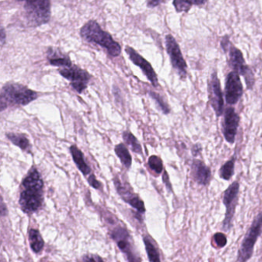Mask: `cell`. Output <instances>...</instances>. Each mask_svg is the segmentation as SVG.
Listing matches in <instances>:
<instances>
[{
  "instance_id": "1",
  "label": "cell",
  "mask_w": 262,
  "mask_h": 262,
  "mask_svg": "<svg viewBox=\"0 0 262 262\" xmlns=\"http://www.w3.org/2000/svg\"><path fill=\"white\" fill-rule=\"evenodd\" d=\"M80 35L87 42L105 49L111 57H117L121 54L122 47L119 42L114 40L110 33L102 30L96 21L90 20L85 24L80 30Z\"/></svg>"
},
{
  "instance_id": "2",
  "label": "cell",
  "mask_w": 262,
  "mask_h": 262,
  "mask_svg": "<svg viewBox=\"0 0 262 262\" xmlns=\"http://www.w3.org/2000/svg\"><path fill=\"white\" fill-rule=\"evenodd\" d=\"M38 93L22 84H6L1 91V111H4L10 105H27L36 100Z\"/></svg>"
},
{
  "instance_id": "3",
  "label": "cell",
  "mask_w": 262,
  "mask_h": 262,
  "mask_svg": "<svg viewBox=\"0 0 262 262\" xmlns=\"http://www.w3.org/2000/svg\"><path fill=\"white\" fill-rule=\"evenodd\" d=\"M24 10L27 22L31 27H39L50 20L51 3L50 1H26Z\"/></svg>"
},
{
  "instance_id": "4",
  "label": "cell",
  "mask_w": 262,
  "mask_h": 262,
  "mask_svg": "<svg viewBox=\"0 0 262 262\" xmlns=\"http://www.w3.org/2000/svg\"><path fill=\"white\" fill-rule=\"evenodd\" d=\"M262 229V211L253 221L248 232L245 234L237 254V261L247 262L252 255L254 245Z\"/></svg>"
},
{
  "instance_id": "5",
  "label": "cell",
  "mask_w": 262,
  "mask_h": 262,
  "mask_svg": "<svg viewBox=\"0 0 262 262\" xmlns=\"http://www.w3.org/2000/svg\"><path fill=\"white\" fill-rule=\"evenodd\" d=\"M229 51V64L234 72L245 78L248 89H252L254 84V76L251 69L245 63L242 51L230 44L227 52Z\"/></svg>"
},
{
  "instance_id": "6",
  "label": "cell",
  "mask_w": 262,
  "mask_h": 262,
  "mask_svg": "<svg viewBox=\"0 0 262 262\" xmlns=\"http://www.w3.org/2000/svg\"><path fill=\"white\" fill-rule=\"evenodd\" d=\"M43 202V188L24 187L19 198V205L24 212L31 214L41 208Z\"/></svg>"
},
{
  "instance_id": "7",
  "label": "cell",
  "mask_w": 262,
  "mask_h": 262,
  "mask_svg": "<svg viewBox=\"0 0 262 262\" xmlns=\"http://www.w3.org/2000/svg\"><path fill=\"white\" fill-rule=\"evenodd\" d=\"M239 188L240 185L238 182L235 181L224 192L223 203L226 208V213H225L222 228L226 231H229L232 226L233 217L235 212L237 198H238Z\"/></svg>"
},
{
  "instance_id": "8",
  "label": "cell",
  "mask_w": 262,
  "mask_h": 262,
  "mask_svg": "<svg viewBox=\"0 0 262 262\" xmlns=\"http://www.w3.org/2000/svg\"><path fill=\"white\" fill-rule=\"evenodd\" d=\"M59 72L62 77L70 81V85L79 94L87 88L92 77L86 70H82L76 65H73L69 68L62 69Z\"/></svg>"
},
{
  "instance_id": "9",
  "label": "cell",
  "mask_w": 262,
  "mask_h": 262,
  "mask_svg": "<svg viewBox=\"0 0 262 262\" xmlns=\"http://www.w3.org/2000/svg\"><path fill=\"white\" fill-rule=\"evenodd\" d=\"M165 47L173 68L179 73L182 79H185L187 76L188 66L184 59L177 41L171 35H167L165 37Z\"/></svg>"
},
{
  "instance_id": "10",
  "label": "cell",
  "mask_w": 262,
  "mask_h": 262,
  "mask_svg": "<svg viewBox=\"0 0 262 262\" xmlns=\"http://www.w3.org/2000/svg\"><path fill=\"white\" fill-rule=\"evenodd\" d=\"M225 101L229 105H234L243 95V86L240 76L235 72L228 73L225 81Z\"/></svg>"
},
{
  "instance_id": "11",
  "label": "cell",
  "mask_w": 262,
  "mask_h": 262,
  "mask_svg": "<svg viewBox=\"0 0 262 262\" xmlns=\"http://www.w3.org/2000/svg\"><path fill=\"white\" fill-rule=\"evenodd\" d=\"M208 96L211 106L215 112L216 116H222L224 111V99L221 89L220 81L217 78V73L214 72L211 74V79L208 82Z\"/></svg>"
},
{
  "instance_id": "12",
  "label": "cell",
  "mask_w": 262,
  "mask_h": 262,
  "mask_svg": "<svg viewBox=\"0 0 262 262\" xmlns=\"http://www.w3.org/2000/svg\"><path fill=\"white\" fill-rule=\"evenodd\" d=\"M125 52L128 54L130 60L135 65L140 67L141 70H142L147 79L152 84L153 86H159V84L157 75H156V72H155L154 69L152 68L151 64L146 59H144L140 54H139L134 49L128 47V46L125 47Z\"/></svg>"
},
{
  "instance_id": "13",
  "label": "cell",
  "mask_w": 262,
  "mask_h": 262,
  "mask_svg": "<svg viewBox=\"0 0 262 262\" xmlns=\"http://www.w3.org/2000/svg\"><path fill=\"white\" fill-rule=\"evenodd\" d=\"M239 122L240 117L234 111V108L232 107L227 108L224 119L223 133L224 137L228 143H234Z\"/></svg>"
},
{
  "instance_id": "14",
  "label": "cell",
  "mask_w": 262,
  "mask_h": 262,
  "mask_svg": "<svg viewBox=\"0 0 262 262\" xmlns=\"http://www.w3.org/2000/svg\"><path fill=\"white\" fill-rule=\"evenodd\" d=\"M112 237L117 242L118 246L120 248L121 251L126 254L129 262H140V259L135 255L133 247L129 242V234L125 228L118 227L112 233Z\"/></svg>"
},
{
  "instance_id": "15",
  "label": "cell",
  "mask_w": 262,
  "mask_h": 262,
  "mask_svg": "<svg viewBox=\"0 0 262 262\" xmlns=\"http://www.w3.org/2000/svg\"><path fill=\"white\" fill-rule=\"evenodd\" d=\"M47 57L49 63L53 67L69 68L73 66L69 55L66 54L59 49L50 47L47 50Z\"/></svg>"
},
{
  "instance_id": "16",
  "label": "cell",
  "mask_w": 262,
  "mask_h": 262,
  "mask_svg": "<svg viewBox=\"0 0 262 262\" xmlns=\"http://www.w3.org/2000/svg\"><path fill=\"white\" fill-rule=\"evenodd\" d=\"M191 171L194 181L200 185H206L211 180V170L202 161L194 160L191 165Z\"/></svg>"
},
{
  "instance_id": "17",
  "label": "cell",
  "mask_w": 262,
  "mask_h": 262,
  "mask_svg": "<svg viewBox=\"0 0 262 262\" xmlns=\"http://www.w3.org/2000/svg\"><path fill=\"white\" fill-rule=\"evenodd\" d=\"M70 150L73 161H74L79 171L85 176L90 174V173L91 172V168H90V166H89L86 162H85L82 151H81L76 145H72V146L70 147Z\"/></svg>"
},
{
  "instance_id": "18",
  "label": "cell",
  "mask_w": 262,
  "mask_h": 262,
  "mask_svg": "<svg viewBox=\"0 0 262 262\" xmlns=\"http://www.w3.org/2000/svg\"><path fill=\"white\" fill-rule=\"evenodd\" d=\"M7 139L16 146L20 148L23 151H27V150L30 148V140L27 136L24 134H20V133H7Z\"/></svg>"
},
{
  "instance_id": "19",
  "label": "cell",
  "mask_w": 262,
  "mask_h": 262,
  "mask_svg": "<svg viewBox=\"0 0 262 262\" xmlns=\"http://www.w3.org/2000/svg\"><path fill=\"white\" fill-rule=\"evenodd\" d=\"M115 151H116V156L119 158L122 165L127 168L129 169L132 165V159L131 155L128 151V148L125 146V144L120 143L119 145H116L115 147Z\"/></svg>"
},
{
  "instance_id": "20",
  "label": "cell",
  "mask_w": 262,
  "mask_h": 262,
  "mask_svg": "<svg viewBox=\"0 0 262 262\" xmlns=\"http://www.w3.org/2000/svg\"><path fill=\"white\" fill-rule=\"evenodd\" d=\"M30 247L35 253H39L44 247V241L38 230L31 229L29 234Z\"/></svg>"
},
{
  "instance_id": "21",
  "label": "cell",
  "mask_w": 262,
  "mask_h": 262,
  "mask_svg": "<svg viewBox=\"0 0 262 262\" xmlns=\"http://www.w3.org/2000/svg\"><path fill=\"white\" fill-rule=\"evenodd\" d=\"M122 138H123L125 143L130 147L134 152L139 155H142V145L139 143L136 136L129 131H125L122 133Z\"/></svg>"
},
{
  "instance_id": "22",
  "label": "cell",
  "mask_w": 262,
  "mask_h": 262,
  "mask_svg": "<svg viewBox=\"0 0 262 262\" xmlns=\"http://www.w3.org/2000/svg\"><path fill=\"white\" fill-rule=\"evenodd\" d=\"M234 162L235 159L233 157L222 165L219 171V176L222 179L228 181L232 177L234 172Z\"/></svg>"
},
{
  "instance_id": "23",
  "label": "cell",
  "mask_w": 262,
  "mask_h": 262,
  "mask_svg": "<svg viewBox=\"0 0 262 262\" xmlns=\"http://www.w3.org/2000/svg\"><path fill=\"white\" fill-rule=\"evenodd\" d=\"M145 242V249H146L147 254H148V259L150 262H161L160 257H159V252L156 247L154 246L151 241L148 237L144 238Z\"/></svg>"
},
{
  "instance_id": "24",
  "label": "cell",
  "mask_w": 262,
  "mask_h": 262,
  "mask_svg": "<svg viewBox=\"0 0 262 262\" xmlns=\"http://www.w3.org/2000/svg\"><path fill=\"white\" fill-rule=\"evenodd\" d=\"M148 165L150 168L156 174H161L163 171V162L161 158L157 156H151L148 159Z\"/></svg>"
},
{
  "instance_id": "25",
  "label": "cell",
  "mask_w": 262,
  "mask_h": 262,
  "mask_svg": "<svg viewBox=\"0 0 262 262\" xmlns=\"http://www.w3.org/2000/svg\"><path fill=\"white\" fill-rule=\"evenodd\" d=\"M174 8L178 13L182 12H188L191 8L192 5H194V1H179L176 0L173 2Z\"/></svg>"
},
{
  "instance_id": "26",
  "label": "cell",
  "mask_w": 262,
  "mask_h": 262,
  "mask_svg": "<svg viewBox=\"0 0 262 262\" xmlns=\"http://www.w3.org/2000/svg\"><path fill=\"white\" fill-rule=\"evenodd\" d=\"M150 96L153 98V99L156 100V102H157L158 105L160 107L162 111L165 114H168L170 113V108L168 107V105L164 102L163 99L161 97L160 95L157 94V93H153V92H150L149 93Z\"/></svg>"
},
{
  "instance_id": "27",
  "label": "cell",
  "mask_w": 262,
  "mask_h": 262,
  "mask_svg": "<svg viewBox=\"0 0 262 262\" xmlns=\"http://www.w3.org/2000/svg\"><path fill=\"white\" fill-rule=\"evenodd\" d=\"M131 206H133V208H136L137 211H139V212L144 213L145 211V205H144V202L139 199L138 196H135L133 199H132L129 202H128Z\"/></svg>"
},
{
  "instance_id": "28",
  "label": "cell",
  "mask_w": 262,
  "mask_h": 262,
  "mask_svg": "<svg viewBox=\"0 0 262 262\" xmlns=\"http://www.w3.org/2000/svg\"><path fill=\"white\" fill-rule=\"evenodd\" d=\"M214 240L219 248H223V247H225V245H226L227 237L223 233H216L214 235Z\"/></svg>"
},
{
  "instance_id": "29",
  "label": "cell",
  "mask_w": 262,
  "mask_h": 262,
  "mask_svg": "<svg viewBox=\"0 0 262 262\" xmlns=\"http://www.w3.org/2000/svg\"><path fill=\"white\" fill-rule=\"evenodd\" d=\"M83 262H104L102 257L96 254H88L83 257Z\"/></svg>"
},
{
  "instance_id": "30",
  "label": "cell",
  "mask_w": 262,
  "mask_h": 262,
  "mask_svg": "<svg viewBox=\"0 0 262 262\" xmlns=\"http://www.w3.org/2000/svg\"><path fill=\"white\" fill-rule=\"evenodd\" d=\"M88 182L91 186H93V188H96V189L101 188V186H102L100 182H99V181L96 179V177H95L94 174H92V176H90V178L88 179Z\"/></svg>"
},
{
  "instance_id": "31",
  "label": "cell",
  "mask_w": 262,
  "mask_h": 262,
  "mask_svg": "<svg viewBox=\"0 0 262 262\" xmlns=\"http://www.w3.org/2000/svg\"><path fill=\"white\" fill-rule=\"evenodd\" d=\"M201 150H202V148H201V145L197 144V145H194L193 146L192 150V155L193 156H196L200 153Z\"/></svg>"
},
{
  "instance_id": "32",
  "label": "cell",
  "mask_w": 262,
  "mask_h": 262,
  "mask_svg": "<svg viewBox=\"0 0 262 262\" xmlns=\"http://www.w3.org/2000/svg\"><path fill=\"white\" fill-rule=\"evenodd\" d=\"M163 181L164 182H165V185H166V186L168 187V188L171 189V184H170L169 179H168V174H167L166 171H165V172H164Z\"/></svg>"
},
{
  "instance_id": "33",
  "label": "cell",
  "mask_w": 262,
  "mask_h": 262,
  "mask_svg": "<svg viewBox=\"0 0 262 262\" xmlns=\"http://www.w3.org/2000/svg\"><path fill=\"white\" fill-rule=\"evenodd\" d=\"M162 3H163L162 1H149V2H148V4H147V5H148V7L153 8V7H158L159 4H162Z\"/></svg>"
},
{
  "instance_id": "34",
  "label": "cell",
  "mask_w": 262,
  "mask_h": 262,
  "mask_svg": "<svg viewBox=\"0 0 262 262\" xmlns=\"http://www.w3.org/2000/svg\"><path fill=\"white\" fill-rule=\"evenodd\" d=\"M6 37H7V35H6L5 30L2 27L1 28V45H2V47L5 43L6 39H7Z\"/></svg>"
}]
</instances>
